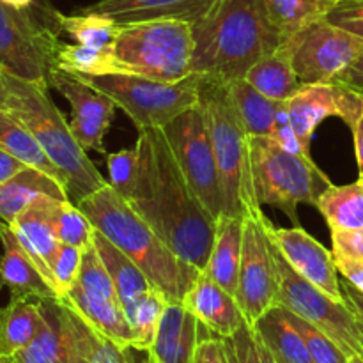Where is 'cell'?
Returning a JSON list of instances; mask_svg holds the SVG:
<instances>
[{
    "instance_id": "1",
    "label": "cell",
    "mask_w": 363,
    "mask_h": 363,
    "mask_svg": "<svg viewBox=\"0 0 363 363\" xmlns=\"http://www.w3.org/2000/svg\"><path fill=\"white\" fill-rule=\"evenodd\" d=\"M138 177L128 199L174 254L204 272L215 243L216 218L199 201L160 128L138 131Z\"/></svg>"
},
{
    "instance_id": "2",
    "label": "cell",
    "mask_w": 363,
    "mask_h": 363,
    "mask_svg": "<svg viewBox=\"0 0 363 363\" xmlns=\"http://www.w3.org/2000/svg\"><path fill=\"white\" fill-rule=\"evenodd\" d=\"M194 27L191 73L230 84L284 43L264 0H218Z\"/></svg>"
},
{
    "instance_id": "3",
    "label": "cell",
    "mask_w": 363,
    "mask_h": 363,
    "mask_svg": "<svg viewBox=\"0 0 363 363\" xmlns=\"http://www.w3.org/2000/svg\"><path fill=\"white\" fill-rule=\"evenodd\" d=\"M77 206L89 216L94 229L126 254L167 300L183 301L199 269L181 261L123 195L106 184Z\"/></svg>"
},
{
    "instance_id": "4",
    "label": "cell",
    "mask_w": 363,
    "mask_h": 363,
    "mask_svg": "<svg viewBox=\"0 0 363 363\" xmlns=\"http://www.w3.org/2000/svg\"><path fill=\"white\" fill-rule=\"evenodd\" d=\"M0 110L27 128L66 177L71 202L78 204L108 181L73 137L69 121L43 85L16 77L0 67Z\"/></svg>"
},
{
    "instance_id": "5",
    "label": "cell",
    "mask_w": 363,
    "mask_h": 363,
    "mask_svg": "<svg viewBox=\"0 0 363 363\" xmlns=\"http://www.w3.org/2000/svg\"><path fill=\"white\" fill-rule=\"evenodd\" d=\"M201 103L208 119L209 137L223 191V215L247 218L262 215L252 174V137L245 130L227 84L202 78Z\"/></svg>"
},
{
    "instance_id": "6",
    "label": "cell",
    "mask_w": 363,
    "mask_h": 363,
    "mask_svg": "<svg viewBox=\"0 0 363 363\" xmlns=\"http://www.w3.org/2000/svg\"><path fill=\"white\" fill-rule=\"evenodd\" d=\"M250 151L257 202L280 209L294 223L298 206H318L323 191L333 184L312 156L287 151L272 137H254Z\"/></svg>"
},
{
    "instance_id": "7",
    "label": "cell",
    "mask_w": 363,
    "mask_h": 363,
    "mask_svg": "<svg viewBox=\"0 0 363 363\" xmlns=\"http://www.w3.org/2000/svg\"><path fill=\"white\" fill-rule=\"evenodd\" d=\"M113 53L128 74L177 82L191 74L194 27L181 20H149L123 25Z\"/></svg>"
},
{
    "instance_id": "8",
    "label": "cell",
    "mask_w": 363,
    "mask_h": 363,
    "mask_svg": "<svg viewBox=\"0 0 363 363\" xmlns=\"http://www.w3.org/2000/svg\"><path fill=\"white\" fill-rule=\"evenodd\" d=\"M59 30L57 9L46 4L18 11L0 2V67L48 89Z\"/></svg>"
},
{
    "instance_id": "9",
    "label": "cell",
    "mask_w": 363,
    "mask_h": 363,
    "mask_svg": "<svg viewBox=\"0 0 363 363\" xmlns=\"http://www.w3.org/2000/svg\"><path fill=\"white\" fill-rule=\"evenodd\" d=\"M92 87L105 92L123 110L138 131L163 128L201 101L202 77L191 73L177 82H162L138 74L84 77Z\"/></svg>"
},
{
    "instance_id": "10",
    "label": "cell",
    "mask_w": 363,
    "mask_h": 363,
    "mask_svg": "<svg viewBox=\"0 0 363 363\" xmlns=\"http://www.w3.org/2000/svg\"><path fill=\"white\" fill-rule=\"evenodd\" d=\"M269 229V225H268ZM272 236V233H269ZM272 248L279 273V298L277 305L287 308L325 332L347 357H363L360 321L347 301H339L298 275L284 259L279 245L272 236Z\"/></svg>"
},
{
    "instance_id": "11",
    "label": "cell",
    "mask_w": 363,
    "mask_h": 363,
    "mask_svg": "<svg viewBox=\"0 0 363 363\" xmlns=\"http://www.w3.org/2000/svg\"><path fill=\"white\" fill-rule=\"evenodd\" d=\"M177 165L188 184L215 218L223 215V191L201 101L163 128Z\"/></svg>"
},
{
    "instance_id": "12",
    "label": "cell",
    "mask_w": 363,
    "mask_h": 363,
    "mask_svg": "<svg viewBox=\"0 0 363 363\" xmlns=\"http://www.w3.org/2000/svg\"><path fill=\"white\" fill-rule=\"evenodd\" d=\"M303 85L335 84L363 53V39L319 20L282 43Z\"/></svg>"
},
{
    "instance_id": "13",
    "label": "cell",
    "mask_w": 363,
    "mask_h": 363,
    "mask_svg": "<svg viewBox=\"0 0 363 363\" xmlns=\"http://www.w3.org/2000/svg\"><path fill=\"white\" fill-rule=\"evenodd\" d=\"M268 225L269 220L264 213L245 218L236 300L245 321L252 326L275 307L279 298V273Z\"/></svg>"
},
{
    "instance_id": "14",
    "label": "cell",
    "mask_w": 363,
    "mask_h": 363,
    "mask_svg": "<svg viewBox=\"0 0 363 363\" xmlns=\"http://www.w3.org/2000/svg\"><path fill=\"white\" fill-rule=\"evenodd\" d=\"M50 87L64 96L71 106L69 128L84 151L105 152V137L110 130L117 105L99 89L92 87L80 74L53 67Z\"/></svg>"
},
{
    "instance_id": "15",
    "label": "cell",
    "mask_w": 363,
    "mask_h": 363,
    "mask_svg": "<svg viewBox=\"0 0 363 363\" xmlns=\"http://www.w3.org/2000/svg\"><path fill=\"white\" fill-rule=\"evenodd\" d=\"M286 108L294 133L311 147L315 130L328 117H339L353 130L363 113V96L342 84H307L287 99Z\"/></svg>"
},
{
    "instance_id": "16",
    "label": "cell",
    "mask_w": 363,
    "mask_h": 363,
    "mask_svg": "<svg viewBox=\"0 0 363 363\" xmlns=\"http://www.w3.org/2000/svg\"><path fill=\"white\" fill-rule=\"evenodd\" d=\"M269 233L279 245L284 259L298 275L335 300L346 301L339 280L340 273L335 266L332 250L323 247L300 225L282 229V227H273L269 222Z\"/></svg>"
},
{
    "instance_id": "17",
    "label": "cell",
    "mask_w": 363,
    "mask_h": 363,
    "mask_svg": "<svg viewBox=\"0 0 363 363\" xmlns=\"http://www.w3.org/2000/svg\"><path fill=\"white\" fill-rule=\"evenodd\" d=\"M57 201L59 199L53 197L35 199L9 227L13 229L14 236L18 238L21 247L25 248L28 257L32 259L38 272L41 273L45 282L59 296L55 279H53L52 273L53 261H55V255L60 247V241L57 240L55 230H53L52 218L53 206H55Z\"/></svg>"
},
{
    "instance_id": "18",
    "label": "cell",
    "mask_w": 363,
    "mask_h": 363,
    "mask_svg": "<svg viewBox=\"0 0 363 363\" xmlns=\"http://www.w3.org/2000/svg\"><path fill=\"white\" fill-rule=\"evenodd\" d=\"M181 303L201 321V325L220 339L233 337L245 325L243 312L234 294L199 272Z\"/></svg>"
},
{
    "instance_id": "19",
    "label": "cell",
    "mask_w": 363,
    "mask_h": 363,
    "mask_svg": "<svg viewBox=\"0 0 363 363\" xmlns=\"http://www.w3.org/2000/svg\"><path fill=\"white\" fill-rule=\"evenodd\" d=\"M218 0H99L84 7L85 13H98L128 25L149 20H181L197 23Z\"/></svg>"
},
{
    "instance_id": "20",
    "label": "cell",
    "mask_w": 363,
    "mask_h": 363,
    "mask_svg": "<svg viewBox=\"0 0 363 363\" xmlns=\"http://www.w3.org/2000/svg\"><path fill=\"white\" fill-rule=\"evenodd\" d=\"M202 328L201 321L183 303L170 301L147 354L155 363H194L199 344L204 339Z\"/></svg>"
},
{
    "instance_id": "21",
    "label": "cell",
    "mask_w": 363,
    "mask_h": 363,
    "mask_svg": "<svg viewBox=\"0 0 363 363\" xmlns=\"http://www.w3.org/2000/svg\"><path fill=\"white\" fill-rule=\"evenodd\" d=\"M62 319L66 337V363H135L133 347L113 342L89 325L64 298Z\"/></svg>"
},
{
    "instance_id": "22",
    "label": "cell",
    "mask_w": 363,
    "mask_h": 363,
    "mask_svg": "<svg viewBox=\"0 0 363 363\" xmlns=\"http://www.w3.org/2000/svg\"><path fill=\"white\" fill-rule=\"evenodd\" d=\"M0 243L4 248V254L0 255V284L9 289L11 296H27L35 300L59 298L45 282L32 259L14 236L13 229L4 222H0Z\"/></svg>"
},
{
    "instance_id": "23",
    "label": "cell",
    "mask_w": 363,
    "mask_h": 363,
    "mask_svg": "<svg viewBox=\"0 0 363 363\" xmlns=\"http://www.w3.org/2000/svg\"><path fill=\"white\" fill-rule=\"evenodd\" d=\"M245 218L222 215L216 218L215 243L204 273L218 286L236 296L240 277L241 254H243Z\"/></svg>"
},
{
    "instance_id": "24",
    "label": "cell",
    "mask_w": 363,
    "mask_h": 363,
    "mask_svg": "<svg viewBox=\"0 0 363 363\" xmlns=\"http://www.w3.org/2000/svg\"><path fill=\"white\" fill-rule=\"evenodd\" d=\"M39 197L71 201L62 183L41 170L27 167L0 184V222L11 225Z\"/></svg>"
},
{
    "instance_id": "25",
    "label": "cell",
    "mask_w": 363,
    "mask_h": 363,
    "mask_svg": "<svg viewBox=\"0 0 363 363\" xmlns=\"http://www.w3.org/2000/svg\"><path fill=\"white\" fill-rule=\"evenodd\" d=\"M62 298L99 333L121 346L133 347V335L121 301L101 300L85 293L78 286L71 287Z\"/></svg>"
},
{
    "instance_id": "26",
    "label": "cell",
    "mask_w": 363,
    "mask_h": 363,
    "mask_svg": "<svg viewBox=\"0 0 363 363\" xmlns=\"http://www.w3.org/2000/svg\"><path fill=\"white\" fill-rule=\"evenodd\" d=\"M41 323L43 314L39 300L11 296L9 303L0 308V354L13 360L34 340Z\"/></svg>"
},
{
    "instance_id": "27",
    "label": "cell",
    "mask_w": 363,
    "mask_h": 363,
    "mask_svg": "<svg viewBox=\"0 0 363 363\" xmlns=\"http://www.w3.org/2000/svg\"><path fill=\"white\" fill-rule=\"evenodd\" d=\"M277 363H314L303 337L287 318L286 308L275 305L254 325Z\"/></svg>"
},
{
    "instance_id": "28",
    "label": "cell",
    "mask_w": 363,
    "mask_h": 363,
    "mask_svg": "<svg viewBox=\"0 0 363 363\" xmlns=\"http://www.w3.org/2000/svg\"><path fill=\"white\" fill-rule=\"evenodd\" d=\"M43 323L38 335L25 350L13 358L18 363H66V337H64L62 300L41 298Z\"/></svg>"
},
{
    "instance_id": "29",
    "label": "cell",
    "mask_w": 363,
    "mask_h": 363,
    "mask_svg": "<svg viewBox=\"0 0 363 363\" xmlns=\"http://www.w3.org/2000/svg\"><path fill=\"white\" fill-rule=\"evenodd\" d=\"M245 80L266 98L279 103H286L287 99L293 98L298 89L303 85L294 71L289 53L284 45L257 60L247 71Z\"/></svg>"
},
{
    "instance_id": "30",
    "label": "cell",
    "mask_w": 363,
    "mask_h": 363,
    "mask_svg": "<svg viewBox=\"0 0 363 363\" xmlns=\"http://www.w3.org/2000/svg\"><path fill=\"white\" fill-rule=\"evenodd\" d=\"M94 248L101 257L106 272L110 273L123 311L131 307L138 298H142L155 287L149 282L145 273L98 230L94 234Z\"/></svg>"
},
{
    "instance_id": "31",
    "label": "cell",
    "mask_w": 363,
    "mask_h": 363,
    "mask_svg": "<svg viewBox=\"0 0 363 363\" xmlns=\"http://www.w3.org/2000/svg\"><path fill=\"white\" fill-rule=\"evenodd\" d=\"M227 89H229L230 99H233L234 106L240 113V119L247 133L252 138L272 137L277 113L284 103L266 98L257 89L252 87L245 78L230 82V84H227Z\"/></svg>"
},
{
    "instance_id": "32",
    "label": "cell",
    "mask_w": 363,
    "mask_h": 363,
    "mask_svg": "<svg viewBox=\"0 0 363 363\" xmlns=\"http://www.w3.org/2000/svg\"><path fill=\"white\" fill-rule=\"evenodd\" d=\"M0 147L9 152V155H13L14 158L20 160V162H23L27 167L48 174V176H52L53 179H57L66 186L64 174L50 160L43 145L34 138V135L4 110H0Z\"/></svg>"
},
{
    "instance_id": "33",
    "label": "cell",
    "mask_w": 363,
    "mask_h": 363,
    "mask_svg": "<svg viewBox=\"0 0 363 363\" xmlns=\"http://www.w3.org/2000/svg\"><path fill=\"white\" fill-rule=\"evenodd\" d=\"M319 213L328 223L330 230L363 229V184L354 181L344 186H332L319 197Z\"/></svg>"
},
{
    "instance_id": "34",
    "label": "cell",
    "mask_w": 363,
    "mask_h": 363,
    "mask_svg": "<svg viewBox=\"0 0 363 363\" xmlns=\"http://www.w3.org/2000/svg\"><path fill=\"white\" fill-rule=\"evenodd\" d=\"M340 0H264L269 20L286 41L294 32L325 20Z\"/></svg>"
},
{
    "instance_id": "35",
    "label": "cell",
    "mask_w": 363,
    "mask_h": 363,
    "mask_svg": "<svg viewBox=\"0 0 363 363\" xmlns=\"http://www.w3.org/2000/svg\"><path fill=\"white\" fill-rule=\"evenodd\" d=\"M55 66L74 74L84 77H105V74L126 73L123 64L117 60L112 46L96 48L85 45H64L60 43L57 50ZM128 74V73H126Z\"/></svg>"
},
{
    "instance_id": "36",
    "label": "cell",
    "mask_w": 363,
    "mask_h": 363,
    "mask_svg": "<svg viewBox=\"0 0 363 363\" xmlns=\"http://www.w3.org/2000/svg\"><path fill=\"white\" fill-rule=\"evenodd\" d=\"M57 23L62 32L73 38L78 45L96 46V48H108L113 46L123 25L117 23L113 18L98 13L62 14L57 11Z\"/></svg>"
},
{
    "instance_id": "37",
    "label": "cell",
    "mask_w": 363,
    "mask_h": 363,
    "mask_svg": "<svg viewBox=\"0 0 363 363\" xmlns=\"http://www.w3.org/2000/svg\"><path fill=\"white\" fill-rule=\"evenodd\" d=\"M169 303L170 301L167 300L165 294L152 287L149 293L138 298L131 307L124 311L128 323H130L131 335H133V350L145 351V353L151 350L162 315Z\"/></svg>"
},
{
    "instance_id": "38",
    "label": "cell",
    "mask_w": 363,
    "mask_h": 363,
    "mask_svg": "<svg viewBox=\"0 0 363 363\" xmlns=\"http://www.w3.org/2000/svg\"><path fill=\"white\" fill-rule=\"evenodd\" d=\"M53 230L60 243L87 250L94 245L96 229L89 216L71 201H57L53 206Z\"/></svg>"
},
{
    "instance_id": "39",
    "label": "cell",
    "mask_w": 363,
    "mask_h": 363,
    "mask_svg": "<svg viewBox=\"0 0 363 363\" xmlns=\"http://www.w3.org/2000/svg\"><path fill=\"white\" fill-rule=\"evenodd\" d=\"M74 286H78L80 289H84L85 293L92 294V296L101 298V300L119 301L116 286H113L112 279H110V273L106 272L101 257H99V254L96 252L94 245L84 252L80 275H78V280Z\"/></svg>"
},
{
    "instance_id": "40",
    "label": "cell",
    "mask_w": 363,
    "mask_h": 363,
    "mask_svg": "<svg viewBox=\"0 0 363 363\" xmlns=\"http://www.w3.org/2000/svg\"><path fill=\"white\" fill-rule=\"evenodd\" d=\"M287 312V318L293 323L294 328L301 333L305 344H307V350L311 353L312 362L314 363H350V357L337 346L335 340L330 339L325 332H321L319 328H315L314 325H311L305 319L298 318L293 312Z\"/></svg>"
},
{
    "instance_id": "41",
    "label": "cell",
    "mask_w": 363,
    "mask_h": 363,
    "mask_svg": "<svg viewBox=\"0 0 363 363\" xmlns=\"http://www.w3.org/2000/svg\"><path fill=\"white\" fill-rule=\"evenodd\" d=\"M106 169H108V184L123 195L124 199H130L137 186L138 177V149L133 145L131 149H123L119 152H110L106 155Z\"/></svg>"
},
{
    "instance_id": "42",
    "label": "cell",
    "mask_w": 363,
    "mask_h": 363,
    "mask_svg": "<svg viewBox=\"0 0 363 363\" xmlns=\"http://www.w3.org/2000/svg\"><path fill=\"white\" fill-rule=\"evenodd\" d=\"M236 363H277L255 328L245 323L233 337L223 339Z\"/></svg>"
},
{
    "instance_id": "43",
    "label": "cell",
    "mask_w": 363,
    "mask_h": 363,
    "mask_svg": "<svg viewBox=\"0 0 363 363\" xmlns=\"http://www.w3.org/2000/svg\"><path fill=\"white\" fill-rule=\"evenodd\" d=\"M82 257H84L82 248L60 243L59 252H57L55 261H53L52 266L53 279H55L57 291H59L60 298L66 296L67 291L77 284L78 275H80Z\"/></svg>"
},
{
    "instance_id": "44",
    "label": "cell",
    "mask_w": 363,
    "mask_h": 363,
    "mask_svg": "<svg viewBox=\"0 0 363 363\" xmlns=\"http://www.w3.org/2000/svg\"><path fill=\"white\" fill-rule=\"evenodd\" d=\"M326 20L363 39V0H340Z\"/></svg>"
},
{
    "instance_id": "45",
    "label": "cell",
    "mask_w": 363,
    "mask_h": 363,
    "mask_svg": "<svg viewBox=\"0 0 363 363\" xmlns=\"http://www.w3.org/2000/svg\"><path fill=\"white\" fill-rule=\"evenodd\" d=\"M332 252L335 257L363 262V229L332 230Z\"/></svg>"
},
{
    "instance_id": "46",
    "label": "cell",
    "mask_w": 363,
    "mask_h": 363,
    "mask_svg": "<svg viewBox=\"0 0 363 363\" xmlns=\"http://www.w3.org/2000/svg\"><path fill=\"white\" fill-rule=\"evenodd\" d=\"M194 363H229L225 346L220 337H204L195 353Z\"/></svg>"
},
{
    "instance_id": "47",
    "label": "cell",
    "mask_w": 363,
    "mask_h": 363,
    "mask_svg": "<svg viewBox=\"0 0 363 363\" xmlns=\"http://www.w3.org/2000/svg\"><path fill=\"white\" fill-rule=\"evenodd\" d=\"M333 259H335V266L342 279H346L354 289H358L363 294V262L346 257H335V255H333Z\"/></svg>"
},
{
    "instance_id": "48",
    "label": "cell",
    "mask_w": 363,
    "mask_h": 363,
    "mask_svg": "<svg viewBox=\"0 0 363 363\" xmlns=\"http://www.w3.org/2000/svg\"><path fill=\"white\" fill-rule=\"evenodd\" d=\"M335 84H342L346 87L353 89L358 94L363 96V53L354 60L353 66L335 82Z\"/></svg>"
},
{
    "instance_id": "49",
    "label": "cell",
    "mask_w": 363,
    "mask_h": 363,
    "mask_svg": "<svg viewBox=\"0 0 363 363\" xmlns=\"http://www.w3.org/2000/svg\"><path fill=\"white\" fill-rule=\"evenodd\" d=\"M23 169H27L23 162H20V160L14 158L13 155H9V152L0 147V184L9 181L11 177H14Z\"/></svg>"
},
{
    "instance_id": "50",
    "label": "cell",
    "mask_w": 363,
    "mask_h": 363,
    "mask_svg": "<svg viewBox=\"0 0 363 363\" xmlns=\"http://www.w3.org/2000/svg\"><path fill=\"white\" fill-rule=\"evenodd\" d=\"M340 286H342V293H344V298H346L347 305L353 308L354 314H357L358 318L363 319V294L358 289H354L346 279L340 280Z\"/></svg>"
},
{
    "instance_id": "51",
    "label": "cell",
    "mask_w": 363,
    "mask_h": 363,
    "mask_svg": "<svg viewBox=\"0 0 363 363\" xmlns=\"http://www.w3.org/2000/svg\"><path fill=\"white\" fill-rule=\"evenodd\" d=\"M353 140H354V155H357L358 172L363 174V113L357 124L353 126Z\"/></svg>"
},
{
    "instance_id": "52",
    "label": "cell",
    "mask_w": 363,
    "mask_h": 363,
    "mask_svg": "<svg viewBox=\"0 0 363 363\" xmlns=\"http://www.w3.org/2000/svg\"><path fill=\"white\" fill-rule=\"evenodd\" d=\"M4 6L11 7V9H18V11H25V9H30L34 7L39 0H0Z\"/></svg>"
},
{
    "instance_id": "53",
    "label": "cell",
    "mask_w": 363,
    "mask_h": 363,
    "mask_svg": "<svg viewBox=\"0 0 363 363\" xmlns=\"http://www.w3.org/2000/svg\"><path fill=\"white\" fill-rule=\"evenodd\" d=\"M350 363H363V357L362 354H358V357H351Z\"/></svg>"
},
{
    "instance_id": "54",
    "label": "cell",
    "mask_w": 363,
    "mask_h": 363,
    "mask_svg": "<svg viewBox=\"0 0 363 363\" xmlns=\"http://www.w3.org/2000/svg\"><path fill=\"white\" fill-rule=\"evenodd\" d=\"M222 340H223V339H222ZM223 346H225V342H223ZM225 351H227V358H229V363H236V362H234L233 354H230V351L227 350V346H225Z\"/></svg>"
},
{
    "instance_id": "55",
    "label": "cell",
    "mask_w": 363,
    "mask_h": 363,
    "mask_svg": "<svg viewBox=\"0 0 363 363\" xmlns=\"http://www.w3.org/2000/svg\"><path fill=\"white\" fill-rule=\"evenodd\" d=\"M11 362H13L11 358H6L4 354H0V363H11Z\"/></svg>"
},
{
    "instance_id": "56",
    "label": "cell",
    "mask_w": 363,
    "mask_h": 363,
    "mask_svg": "<svg viewBox=\"0 0 363 363\" xmlns=\"http://www.w3.org/2000/svg\"><path fill=\"white\" fill-rule=\"evenodd\" d=\"M358 321H360V332H362V340H363V319L358 318Z\"/></svg>"
},
{
    "instance_id": "57",
    "label": "cell",
    "mask_w": 363,
    "mask_h": 363,
    "mask_svg": "<svg viewBox=\"0 0 363 363\" xmlns=\"http://www.w3.org/2000/svg\"><path fill=\"white\" fill-rule=\"evenodd\" d=\"M142 363H155V362H152V360H151V357H149V354H147V358H145V360L142 362Z\"/></svg>"
},
{
    "instance_id": "58",
    "label": "cell",
    "mask_w": 363,
    "mask_h": 363,
    "mask_svg": "<svg viewBox=\"0 0 363 363\" xmlns=\"http://www.w3.org/2000/svg\"><path fill=\"white\" fill-rule=\"evenodd\" d=\"M358 179H360L362 184H363V174H360V177H358Z\"/></svg>"
},
{
    "instance_id": "59",
    "label": "cell",
    "mask_w": 363,
    "mask_h": 363,
    "mask_svg": "<svg viewBox=\"0 0 363 363\" xmlns=\"http://www.w3.org/2000/svg\"><path fill=\"white\" fill-rule=\"evenodd\" d=\"M11 363H18V362H14V360H13V362H11Z\"/></svg>"
},
{
    "instance_id": "60",
    "label": "cell",
    "mask_w": 363,
    "mask_h": 363,
    "mask_svg": "<svg viewBox=\"0 0 363 363\" xmlns=\"http://www.w3.org/2000/svg\"><path fill=\"white\" fill-rule=\"evenodd\" d=\"M0 287H2V284H0Z\"/></svg>"
}]
</instances>
